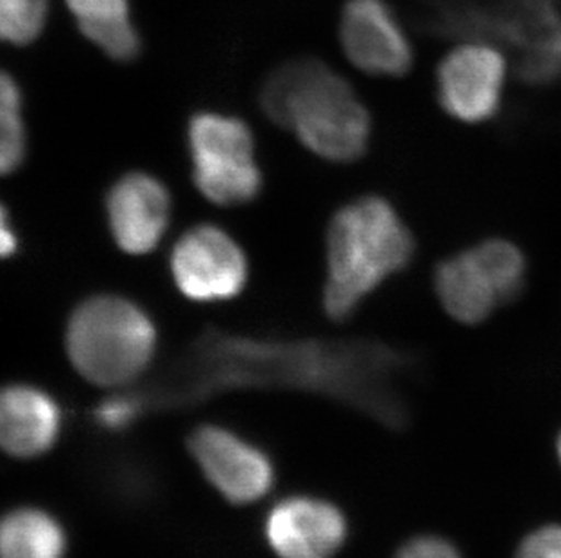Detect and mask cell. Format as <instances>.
<instances>
[{"label":"cell","instance_id":"6da1fadb","mask_svg":"<svg viewBox=\"0 0 561 558\" xmlns=\"http://www.w3.org/2000/svg\"><path fill=\"white\" fill-rule=\"evenodd\" d=\"M416 240L386 196L364 195L334 212L325 231L322 309L331 322H347L381 284L408 270Z\"/></svg>","mask_w":561,"mask_h":558},{"label":"cell","instance_id":"7a4b0ae2","mask_svg":"<svg viewBox=\"0 0 561 558\" xmlns=\"http://www.w3.org/2000/svg\"><path fill=\"white\" fill-rule=\"evenodd\" d=\"M260 107L325 162L353 164L371 148V113L353 85L318 58L275 69L260 90Z\"/></svg>","mask_w":561,"mask_h":558},{"label":"cell","instance_id":"3957f363","mask_svg":"<svg viewBox=\"0 0 561 558\" xmlns=\"http://www.w3.org/2000/svg\"><path fill=\"white\" fill-rule=\"evenodd\" d=\"M157 350V323L126 295H88L71 311L64 330L71 369L102 391L131 388L151 369Z\"/></svg>","mask_w":561,"mask_h":558},{"label":"cell","instance_id":"277c9868","mask_svg":"<svg viewBox=\"0 0 561 558\" xmlns=\"http://www.w3.org/2000/svg\"><path fill=\"white\" fill-rule=\"evenodd\" d=\"M529 278L524 251L505 237H488L436 265V300L455 322L480 325L519 300Z\"/></svg>","mask_w":561,"mask_h":558},{"label":"cell","instance_id":"5b68a950","mask_svg":"<svg viewBox=\"0 0 561 558\" xmlns=\"http://www.w3.org/2000/svg\"><path fill=\"white\" fill-rule=\"evenodd\" d=\"M193 184L220 207L248 206L259 198L264 174L256 164L251 127L239 116L201 112L187 124Z\"/></svg>","mask_w":561,"mask_h":558},{"label":"cell","instance_id":"8992f818","mask_svg":"<svg viewBox=\"0 0 561 558\" xmlns=\"http://www.w3.org/2000/svg\"><path fill=\"white\" fill-rule=\"evenodd\" d=\"M187 453L207 485L228 504H259L275 490L273 457L226 425L202 422L193 428L187 435Z\"/></svg>","mask_w":561,"mask_h":558},{"label":"cell","instance_id":"52a82bcc","mask_svg":"<svg viewBox=\"0 0 561 558\" xmlns=\"http://www.w3.org/2000/svg\"><path fill=\"white\" fill-rule=\"evenodd\" d=\"M170 270L184 298L218 303L233 300L245 289L250 261L244 248L222 226L201 223L176 240Z\"/></svg>","mask_w":561,"mask_h":558},{"label":"cell","instance_id":"ba28073f","mask_svg":"<svg viewBox=\"0 0 561 558\" xmlns=\"http://www.w3.org/2000/svg\"><path fill=\"white\" fill-rule=\"evenodd\" d=\"M505 80L507 60L496 46L461 44L436 69V101L455 120L483 124L502 109Z\"/></svg>","mask_w":561,"mask_h":558},{"label":"cell","instance_id":"9c48e42d","mask_svg":"<svg viewBox=\"0 0 561 558\" xmlns=\"http://www.w3.org/2000/svg\"><path fill=\"white\" fill-rule=\"evenodd\" d=\"M262 533L276 558H334L345 546L350 524L334 502L295 493L271 505Z\"/></svg>","mask_w":561,"mask_h":558},{"label":"cell","instance_id":"30bf717a","mask_svg":"<svg viewBox=\"0 0 561 558\" xmlns=\"http://www.w3.org/2000/svg\"><path fill=\"white\" fill-rule=\"evenodd\" d=\"M340 44L355 68L371 77H405L413 44L386 0H347L340 16Z\"/></svg>","mask_w":561,"mask_h":558},{"label":"cell","instance_id":"8fae6325","mask_svg":"<svg viewBox=\"0 0 561 558\" xmlns=\"http://www.w3.org/2000/svg\"><path fill=\"white\" fill-rule=\"evenodd\" d=\"M104 207L113 242L126 254L144 256L170 229L173 198L154 174L129 171L107 189Z\"/></svg>","mask_w":561,"mask_h":558},{"label":"cell","instance_id":"7c38bea8","mask_svg":"<svg viewBox=\"0 0 561 558\" xmlns=\"http://www.w3.org/2000/svg\"><path fill=\"white\" fill-rule=\"evenodd\" d=\"M66 427L60 400L35 383L0 386V453L30 463L59 446Z\"/></svg>","mask_w":561,"mask_h":558},{"label":"cell","instance_id":"4fadbf2b","mask_svg":"<svg viewBox=\"0 0 561 558\" xmlns=\"http://www.w3.org/2000/svg\"><path fill=\"white\" fill-rule=\"evenodd\" d=\"M68 527L37 504L13 505L0 515V558H68Z\"/></svg>","mask_w":561,"mask_h":558},{"label":"cell","instance_id":"5bb4252c","mask_svg":"<svg viewBox=\"0 0 561 558\" xmlns=\"http://www.w3.org/2000/svg\"><path fill=\"white\" fill-rule=\"evenodd\" d=\"M77 26L115 62H133L142 40L129 16V0H66Z\"/></svg>","mask_w":561,"mask_h":558},{"label":"cell","instance_id":"9a60e30c","mask_svg":"<svg viewBox=\"0 0 561 558\" xmlns=\"http://www.w3.org/2000/svg\"><path fill=\"white\" fill-rule=\"evenodd\" d=\"M27 156V129L21 85L0 69V176H10Z\"/></svg>","mask_w":561,"mask_h":558},{"label":"cell","instance_id":"2e32d148","mask_svg":"<svg viewBox=\"0 0 561 558\" xmlns=\"http://www.w3.org/2000/svg\"><path fill=\"white\" fill-rule=\"evenodd\" d=\"M48 11V0H0V43H35L43 35Z\"/></svg>","mask_w":561,"mask_h":558},{"label":"cell","instance_id":"e0dca14e","mask_svg":"<svg viewBox=\"0 0 561 558\" xmlns=\"http://www.w3.org/2000/svg\"><path fill=\"white\" fill-rule=\"evenodd\" d=\"M144 414V400L129 388L113 391L96 405L95 422L110 433L126 432Z\"/></svg>","mask_w":561,"mask_h":558},{"label":"cell","instance_id":"ac0fdd59","mask_svg":"<svg viewBox=\"0 0 561 558\" xmlns=\"http://www.w3.org/2000/svg\"><path fill=\"white\" fill-rule=\"evenodd\" d=\"M514 558H561V526H541L519 544Z\"/></svg>","mask_w":561,"mask_h":558},{"label":"cell","instance_id":"d6986e66","mask_svg":"<svg viewBox=\"0 0 561 558\" xmlns=\"http://www.w3.org/2000/svg\"><path fill=\"white\" fill-rule=\"evenodd\" d=\"M394 558H461V555L449 540L424 535L403 544Z\"/></svg>","mask_w":561,"mask_h":558},{"label":"cell","instance_id":"ffe728a7","mask_svg":"<svg viewBox=\"0 0 561 558\" xmlns=\"http://www.w3.org/2000/svg\"><path fill=\"white\" fill-rule=\"evenodd\" d=\"M19 251V236L11 226L10 214L0 206V259L11 258Z\"/></svg>","mask_w":561,"mask_h":558},{"label":"cell","instance_id":"44dd1931","mask_svg":"<svg viewBox=\"0 0 561 558\" xmlns=\"http://www.w3.org/2000/svg\"><path fill=\"white\" fill-rule=\"evenodd\" d=\"M558 457H560V463H561V433H560V438H558Z\"/></svg>","mask_w":561,"mask_h":558}]
</instances>
